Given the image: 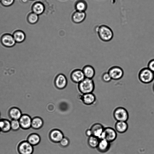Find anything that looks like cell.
Here are the masks:
<instances>
[{
	"label": "cell",
	"instance_id": "6da1fadb",
	"mask_svg": "<svg viewBox=\"0 0 154 154\" xmlns=\"http://www.w3.org/2000/svg\"><path fill=\"white\" fill-rule=\"evenodd\" d=\"M99 38L104 42H108L110 41L113 37V33L112 29L108 26L102 25L96 29Z\"/></svg>",
	"mask_w": 154,
	"mask_h": 154
},
{
	"label": "cell",
	"instance_id": "7a4b0ae2",
	"mask_svg": "<svg viewBox=\"0 0 154 154\" xmlns=\"http://www.w3.org/2000/svg\"><path fill=\"white\" fill-rule=\"evenodd\" d=\"M78 89L82 94L92 93L95 88V84L92 79L85 78L78 84Z\"/></svg>",
	"mask_w": 154,
	"mask_h": 154
},
{
	"label": "cell",
	"instance_id": "3957f363",
	"mask_svg": "<svg viewBox=\"0 0 154 154\" xmlns=\"http://www.w3.org/2000/svg\"><path fill=\"white\" fill-rule=\"evenodd\" d=\"M138 78L140 81L143 83H150L154 79V72L147 67L143 68L139 71Z\"/></svg>",
	"mask_w": 154,
	"mask_h": 154
},
{
	"label": "cell",
	"instance_id": "277c9868",
	"mask_svg": "<svg viewBox=\"0 0 154 154\" xmlns=\"http://www.w3.org/2000/svg\"><path fill=\"white\" fill-rule=\"evenodd\" d=\"M113 116L116 122H127L129 117L127 110L121 106L117 107L114 109L113 112Z\"/></svg>",
	"mask_w": 154,
	"mask_h": 154
},
{
	"label": "cell",
	"instance_id": "5b68a950",
	"mask_svg": "<svg viewBox=\"0 0 154 154\" xmlns=\"http://www.w3.org/2000/svg\"><path fill=\"white\" fill-rule=\"evenodd\" d=\"M33 146L26 140L21 141L17 146V152L18 154H32L34 151Z\"/></svg>",
	"mask_w": 154,
	"mask_h": 154
},
{
	"label": "cell",
	"instance_id": "8992f818",
	"mask_svg": "<svg viewBox=\"0 0 154 154\" xmlns=\"http://www.w3.org/2000/svg\"><path fill=\"white\" fill-rule=\"evenodd\" d=\"M117 136V132L114 129L109 127H104L100 139H105L111 143L116 140Z\"/></svg>",
	"mask_w": 154,
	"mask_h": 154
},
{
	"label": "cell",
	"instance_id": "52a82bcc",
	"mask_svg": "<svg viewBox=\"0 0 154 154\" xmlns=\"http://www.w3.org/2000/svg\"><path fill=\"white\" fill-rule=\"evenodd\" d=\"M107 72L109 74L112 80H118L123 77L124 72L123 69L117 66H113L110 67Z\"/></svg>",
	"mask_w": 154,
	"mask_h": 154
},
{
	"label": "cell",
	"instance_id": "ba28073f",
	"mask_svg": "<svg viewBox=\"0 0 154 154\" xmlns=\"http://www.w3.org/2000/svg\"><path fill=\"white\" fill-rule=\"evenodd\" d=\"M67 80L66 76L63 74L60 73L55 77L54 81L55 87L59 89H63L66 86Z\"/></svg>",
	"mask_w": 154,
	"mask_h": 154
},
{
	"label": "cell",
	"instance_id": "9c48e42d",
	"mask_svg": "<svg viewBox=\"0 0 154 154\" xmlns=\"http://www.w3.org/2000/svg\"><path fill=\"white\" fill-rule=\"evenodd\" d=\"M18 120L21 129L26 130L31 128L32 118L28 114H23Z\"/></svg>",
	"mask_w": 154,
	"mask_h": 154
},
{
	"label": "cell",
	"instance_id": "30bf717a",
	"mask_svg": "<svg viewBox=\"0 0 154 154\" xmlns=\"http://www.w3.org/2000/svg\"><path fill=\"white\" fill-rule=\"evenodd\" d=\"M70 78L73 82L79 84L85 78L82 70L80 69H75L71 72Z\"/></svg>",
	"mask_w": 154,
	"mask_h": 154
},
{
	"label": "cell",
	"instance_id": "8fae6325",
	"mask_svg": "<svg viewBox=\"0 0 154 154\" xmlns=\"http://www.w3.org/2000/svg\"><path fill=\"white\" fill-rule=\"evenodd\" d=\"M1 42L3 45L7 47H12L16 43L12 35L9 33L4 34L2 36Z\"/></svg>",
	"mask_w": 154,
	"mask_h": 154
},
{
	"label": "cell",
	"instance_id": "7c38bea8",
	"mask_svg": "<svg viewBox=\"0 0 154 154\" xmlns=\"http://www.w3.org/2000/svg\"><path fill=\"white\" fill-rule=\"evenodd\" d=\"M22 114L20 109L16 106L11 107L8 111V116L11 120H18Z\"/></svg>",
	"mask_w": 154,
	"mask_h": 154
},
{
	"label": "cell",
	"instance_id": "4fadbf2b",
	"mask_svg": "<svg viewBox=\"0 0 154 154\" xmlns=\"http://www.w3.org/2000/svg\"><path fill=\"white\" fill-rule=\"evenodd\" d=\"M104 128L103 125L100 123H97L94 124L90 128L92 135L100 139Z\"/></svg>",
	"mask_w": 154,
	"mask_h": 154
},
{
	"label": "cell",
	"instance_id": "5bb4252c",
	"mask_svg": "<svg viewBox=\"0 0 154 154\" xmlns=\"http://www.w3.org/2000/svg\"><path fill=\"white\" fill-rule=\"evenodd\" d=\"M49 137L52 141L55 143H59L64 137L61 131L58 129H55L50 132Z\"/></svg>",
	"mask_w": 154,
	"mask_h": 154
},
{
	"label": "cell",
	"instance_id": "9a60e30c",
	"mask_svg": "<svg viewBox=\"0 0 154 154\" xmlns=\"http://www.w3.org/2000/svg\"><path fill=\"white\" fill-rule=\"evenodd\" d=\"M111 146V143L103 139H100V140L97 148L98 151L101 153H105L107 152Z\"/></svg>",
	"mask_w": 154,
	"mask_h": 154
},
{
	"label": "cell",
	"instance_id": "2e32d148",
	"mask_svg": "<svg viewBox=\"0 0 154 154\" xmlns=\"http://www.w3.org/2000/svg\"><path fill=\"white\" fill-rule=\"evenodd\" d=\"M82 94L81 99L85 104L90 105L93 104L95 102L96 97L92 93Z\"/></svg>",
	"mask_w": 154,
	"mask_h": 154
},
{
	"label": "cell",
	"instance_id": "e0dca14e",
	"mask_svg": "<svg viewBox=\"0 0 154 154\" xmlns=\"http://www.w3.org/2000/svg\"><path fill=\"white\" fill-rule=\"evenodd\" d=\"M86 15L85 12L76 11L72 15V21L75 23H80L85 20Z\"/></svg>",
	"mask_w": 154,
	"mask_h": 154
},
{
	"label": "cell",
	"instance_id": "ac0fdd59",
	"mask_svg": "<svg viewBox=\"0 0 154 154\" xmlns=\"http://www.w3.org/2000/svg\"><path fill=\"white\" fill-rule=\"evenodd\" d=\"M128 125L127 122L117 121L115 125V129L120 134L125 132L128 129Z\"/></svg>",
	"mask_w": 154,
	"mask_h": 154
},
{
	"label": "cell",
	"instance_id": "d6986e66",
	"mask_svg": "<svg viewBox=\"0 0 154 154\" xmlns=\"http://www.w3.org/2000/svg\"><path fill=\"white\" fill-rule=\"evenodd\" d=\"M0 130L3 133L9 132L11 130V121L6 119H0Z\"/></svg>",
	"mask_w": 154,
	"mask_h": 154
},
{
	"label": "cell",
	"instance_id": "ffe728a7",
	"mask_svg": "<svg viewBox=\"0 0 154 154\" xmlns=\"http://www.w3.org/2000/svg\"><path fill=\"white\" fill-rule=\"evenodd\" d=\"M82 70L85 78L92 79L95 75V69L91 65H85Z\"/></svg>",
	"mask_w": 154,
	"mask_h": 154
},
{
	"label": "cell",
	"instance_id": "44dd1931",
	"mask_svg": "<svg viewBox=\"0 0 154 154\" xmlns=\"http://www.w3.org/2000/svg\"><path fill=\"white\" fill-rule=\"evenodd\" d=\"M32 12L39 15L42 14L45 11V6L41 2H36L32 5Z\"/></svg>",
	"mask_w": 154,
	"mask_h": 154
},
{
	"label": "cell",
	"instance_id": "7402d4cb",
	"mask_svg": "<svg viewBox=\"0 0 154 154\" xmlns=\"http://www.w3.org/2000/svg\"><path fill=\"white\" fill-rule=\"evenodd\" d=\"M32 146L38 145L41 141V138L39 135L35 133L30 134L27 137L26 140Z\"/></svg>",
	"mask_w": 154,
	"mask_h": 154
},
{
	"label": "cell",
	"instance_id": "603a6c76",
	"mask_svg": "<svg viewBox=\"0 0 154 154\" xmlns=\"http://www.w3.org/2000/svg\"><path fill=\"white\" fill-rule=\"evenodd\" d=\"M12 35L16 42L18 43L23 42L26 38L25 33L21 30L15 31L13 33Z\"/></svg>",
	"mask_w": 154,
	"mask_h": 154
},
{
	"label": "cell",
	"instance_id": "cb8c5ba5",
	"mask_svg": "<svg viewBox=\"0 0 154 154\" xmlns=\"http://www.w3.org/2000/svg\"><path fill=\"white\" fill-rule=\"evenodd\" d=\"M43 124V121L41 118L36 116L32 118L31 128H32L38 129L41 128Z\"/></svg>",
	"mask_w": 154,
	"mask_h": 154
},
{
	"label": "cell",
	"instance_id": "d4e9b609",
	"mask_svg": "<svg viewBox=\"0 0 154 154\" xmlns=\"http://www.w3.org/2000/svg\"><path fill=\"white\" fill-rule=\"evenodd\" d=\"M88 5L84 0H79L76 1L75 5L76 11L85 12L87 9Z\"/></svg>",
	"mask_w": 154,
	"mask_h": 154
},
{
	"label": "cell",
	"instance_id": "484cf974",
	"mask_svg": "<svg viewBox=\"0 0 154 154\" xmlns=\"http://www.w3.org/2000/svg\"><path fill=\"white\" fill-rule=\"evenodd\" d=\"M99 140L100 139L92 135L89 137L88 143L91 147L92 148H97Z\"/></svg>",
	"mask_w": 154,
	"mask_h": 154
},
{
	"label": "cell",
	"instance_id": "4316f807",
	"mask_svg": "<svg viewBox=\"0 0 154 154\" xmlns=\"http://www.w3.org/2000/svg\"><path fill=\"white\" fill-rule=\"evenodd\" d=\"M39 19L38 15L32 12L27 17V20L31 24H34L37 22Z\"/></svg>",
	"mask_w": 154,
	"mask_h": 154
},
{
	"label": "cell",
	"instance_id": "83f0119b",
	"mask_svg": "<svg viewBox=\"0 0 154 154\" xmlns=\"http://www.w3.org/2000/svg\"><path fill=\"white\" fill-rule=\"evenodd\" d=\"M11 130L13 131H17L21 128L18 120H11Z\"/></svg>",
	"mask_w": 154,
	"mask_h": 154
},
{
	"label": "cell",
	"instance_id": "f1b7e54d",
	"mask_svg": "<svg viewBox=\"0 0 154 154\" xmlns=\"http://www.w3.org/2000/svg\"><path fill=\"white\" fill-rule=\"evenodd\" d=\"M101 79L104 82L108 83L110 82L112 79L107 72H103L101 76Z\"/></svg>",
	"mask_w": 154,
	"mask_h": 154
},
{
	"label": "cell",
	"instance_id": "f546056e",
	"mask_svg": "<svg viewBox=\"0 0 154 154\" xmlns=\"http://www.w3.org/2000/svg\"><path fill=\"white\" fill-rule=\"evenodd\" d=\"M69 140L68 138L64 137L59 142L60 145L63 147H66L69 144Z\"/></svg>",
	"mask_w": 154,
	"mask_h": 154
},
{
	"label": "cell",
	"instance_id": "4dcf8cb0",
	"mask_svg": "<svg viewBox=\"0 0 154 154\" xmlns=\"http://www.w3.org/2000/svg\"><path fill=\"white\" fill-rule=\"evenodd\" d=\"M14 0H1V3L5 6H9L13 4Z\"/></svg>",
	"mask_w": 154,
	"mask_h": 154
},
{
	"label": "cell",
	"instance_id": "1f68e13d",
	"mask_svg": "<svg viewBox=\"0 0 154 154\" xmlns=\"http://www.w3.org/2000/svg\"><path fill=\"white\" fill-rule=\"evenodd\" d=\"M147 67L154 72V59L150 60L148 63Z\"/></svg>",
	"mask_w": 154,
	"mask_h": 154
},
{
	"label": "cell",
	"instance_id": "d6a6232c",
	"mask_svg": "<svg viewBox=\"0 0 154 154\" xmlns=\"http://www.w3.org/2000/svg\"><path fill=\"white\" fill-rule=\"evenodd\" d=\"M85 134L89 137L92 135V132L90 129H88L86 131Z\"/></svg>",
	"mask_w": 154,
	"mask_h": 154
},
{
	"label": "cell",
	"instance_id": "836d02e7",
	"mask_svg": "<svg viewBox=\"0 0 154 154\" xmlns=\"http://www.w3.org/2000/svg\"><path fill=\"white\" fill-rule=\"evenodd\" d=\"M28 1V0H22V1L23 3H26L27 1Z\"/></svg>",
	"mask_w": 154,
	"mask_h": 154
},
{
	"label": "cell",
	"instance_id": "e575fe53",
	"mask_svg": "<svg viewBox=\"0 0 154 154\" xmlns=\"http://www.w3.org/2000/svg\"><path fill=\"white\" fill-rule=\"evenodd\" d=\"M152 90H153V91L154 92V82L153 84V85H152Z\"/></svg>",
	"mask_w": 154,
	"mask_h": 154
},
{
	"label": "cell",
	"instance_id": "d590c367",
	"mask_svg": "<svg viewBox=\"0 0 154 154\" xmlns=\"http://www.w3.org/2000/svg\"><path fill=\"white\" fill-rule=\"evenodd\" d=\"M1 116V112H0V119Z\"/></svg>",
	"mask_w": 154,
	"mask_h": 154
},
{
	"label": "cell",
	"instance_id": "8d00e7d4",
	"mask_svg": "<svg viewBox=\"0 0 154 154\" xmlns=\"http://www.w3.org/2000/svg\"><path fill=\"white\" fill-rule=\"evenodd\" d=\"M1 0H0V2H1Z\"/></svg>",
	"mask_w": 154,
	"mask_h": 154
},
{
	"label": "cell",
	"instance_id": "74e56055",
	"mask_svg": "<svg viewBox=\"0 0 154 154\" xmlns=\"http://www.w3.org/2000/svg\"><path fill=\"white\" fill-rule=\"evenodd\" d=\"M0 132H1V131H0Z\"/></svg>",
	"mask_w": 154,
	"mask_h": 154
},
{
	"label": "cell",
	"instance_id": "f35d334b",
	"mask_svg": "<svg viewBox=\"0 0 154 154\" xmlns=\"http://www.w3.org/2000/svg\"></svg>",
	"mask_w": 154,
	"mask_h": 154
}]
</instances>
